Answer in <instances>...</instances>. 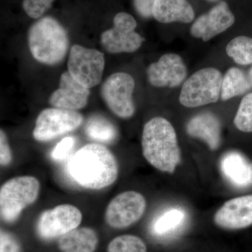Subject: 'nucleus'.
Wrapping results in <instances>:
<instances>
[{
    "instance_id": "cd10ccee",
    "label": "nucleus",
    "mask_w": 252,
    "mask_h": 252,
    "mask_svg": "<svg viewBox=\"0 0 252 252\" xmlns=\"http://www.w3.org/2000/svg\"><path fill=\"white\" fill-rule=\"evenodd\" d=\"M74 144H75V140L74 137H67L63 139L59 143H58L53 151V158L55 160H63L70 153Z\"/></svg>"
},
{
    "instance_id": "0eeeda50",
    "label": "nucleus",
    "mask_w": 252,
    "mask_h": 252,
    "mask_svg": "<svg viewBox=\"0 0 252 252\" xmlns=\"http://www.w3.org/2000/svg\"><path fill=\"white\" fill-rule=\"evenodd\" d=\"M135 83L126 72L112 74L101 87V95L108 108L121 119H130L135 112L132 94Z\"/></svg>"
},
{
    "instance_id": "473e14b6",
    "label": "nucleus",
    "mask_w": 252,
    "mask_h": 252,
    "mask_svg": "<svg viewBox=\"0 0 252 252\" xmlns=\"http://www.w3.org/2000/svg\"><path fill=\"white\" fill-rule=\"evenodd\" d=\"M209 1H218V0H209Z\"/></svg>"
},
{
    "instance_id": "6e6552de",
    "label": "nucleus",
    "mask_w": 252,
    "mask_h": 252,
    "mask_svg": "<svg viewBox=\"0 0 252 252\" xmlns=\"http://www.w3.org/2000/svg\"><path fill=\"white\" fill-rule=\"evenodd\" d=\"M83 122L84 117L77 111L56 107L44 109L36 118L32 136L38 142H49L75 130Z\"/></svg>"
},
{
    "instance_id": "9d476101",
    "label": "nucleus",
    "mask_w": 252,
    "mask_h": 252,
    "mask_svg": "<svg viewBox=\"0 0 252 252\" xmlns=\"http://www.w3.org/2000/svg\"><path fill=\"white\" fill-rule=\"evenodd\" d=\"M147 201L142 194L134 190L123 192L109 202L104 213V220L111 228H127L143 216Z\"/></svg>"
},
{
    "instance_id": "2f4dec72",
    "label": "nucleus",
    "mask_w": 252,
    "mask_h": 252,
    "mask_svg": "<svg viewBox=\"0 0 252 252\" xmlns=\"http://www.w3.org/2000/svg\"><path fill=\"white\" fill-rule=\"evenodd\" d=\"M251 169H252L251 183H252V164H251Z\"/></svg>"
},
{
    "instance_id": "423d86ee",
    "label": "nucleus",
    "mask_w": 252,
    "mask_h": 252,
    "mask_svg": "<svg viewBox=\"0 0 252 252\" xmlns=\"http://www.w3.org/2000/svg\"><path fill=\"white\" fill-rule=\"evenodd\" d=\"M104 64V54L100 51L77 44L71 48L67 62L68 72L78 83L88 89L100 84Z\"/></svg>"
},
{
    "instance_id": "b1692460",
    "label": "nucleus",
    "mask_w": 252,
    "mask_h": 252,
    "mask_svg": "<svg viewBox=\"0 0 252 252\" xmlns=\"http://www.w3.org/2000/svg\"><path fill=\"white\" fill-rule=\"evenodd\" d=\"M107 252H147V248L139 237L123 235L113 239L109 243Z\"/></svg>"
},
{
    "instance_id": "bb28decb",
    "label": "nucleus",
    "mask_w": 252,
    "mask_h": 252,
    "mask_svg": "<svg viewBox=\"0 0 252 252\" xmlns=\"http://www.w3.org/2000/svg\"><path fill=\"white\" fill-rule=\"evenodd\" d=\"M0 252H22L19 240L12 233L1 230Z\"/></svg>"
},
{
    "instance_id": "2eb2a0df",
    "label": "nucleus",
    "mask_w": 252,
    "mask_h": 252,
    "mask_svg": "<svg viewBox=\"0 0 252 252\" xmlns=\"http://www.w3.org/2000/svg\"><path fill=\"white\" fill-rule=\"evenodd\" d=\"M90 94L89 89L78 83L67 71L61 75L59 88L51 94L49 102L56 108L77 111L87 105Z\"/></svg>"
},
{
    "instance_id": "f3484780",
    "label": "nucleus",
    "mask_w": 252,
    "mask_h": 252,
    "mask_svg": "<svg viewBox=\"0 0 252 252\" xmlns=\"http://www.w3.org/2000/svg\"><path fill=\"white\" fill-rule=\"evenodd\" d=\"M251 164L238 152H228L222 157L220 166L222 174L230 184L238 188L252 185Z\"/></svg>"
},
{
    "instance_id": "6ab92c4d",
    "label": "nucleus",
    "mask_w": 252,
    "mask_h": 252,
    "mask_svg": "<svg viewBox=\"0 0 252 252\" xmlns=\"http://www.w3.org/2000/svg\"><path fill=\"white\" fill-rule=\"evenodd\" d=\"M98 243L95 230L89 227H81L59 238L58 246L62 252H94Z\"/></svg>"
},
{
    "instance_id": "a878e982",
    "label": "nucleus",
    "mask_w": 252,
    "mask_h": 252,
    "mask_svg": "<svg viewBox=\"0 0 252 252\" xmlns=\"http://www.w3.org/2000/svg\"><path fill=\"white\" fill-rule=\"evenodd\" d=\"M54 0H23V7L32 18H40L51 8Z\"/></svg>"
},
{
    "instance_id": "4468645a",
    "label": "nucleus",
    "mask_w": 252,
    "mask_h": 252,
    "mask_svg": "<svg viewBox=\"0 0 252 252\" xmlns=\"http://www.w3.org/2000/svg\"><path fill=\"white\" fill-rule=\"evenodd\" d=\"M234 23V15L228 4L225 1H220L194 22L190 28V34L194 37L207 41L226 31Z\"/></svg>"
},
{
    "instance_id": "c85d7f7f",
    "label": "nucleus",
    "mask_w": 252,
    "mask_h": 252,
    "mask_svg": "<svg viewBox=\"0 0 252 252\" xmlns=\"http://www.w3.org/2000/svg\"><path fill=\"white\" fill-rule=\"evenodd\" d=\"M13 156L6 133L2 129L0 130V164L1 167L9 165L12 161Z\"/></svg>"
},
{
    "instance_id": "20e7f679",
    "label": "nucleus",
    "mask_w": 252,
    "mask_h": 252,
    "mask_svg": "<svg viewBox=\"0 0 252 252\" xmlns=\"http://www.w3.org/2000/svg\"><path fill=\"white\" fill-rule=\"evenodd\" d=\"M40 182L32 176L11 179L0 189V215L6 223H14L25 209L35 203L40 191Z\"/></svg>"
},
{
    "instance_id": "39448f33",
    "label": "nucleus",
    "mask_w": 252,
    "mask_h": 252,
    "mask_svg": "<svg viewBox=\"0 0 252 252\" xmlns=\"http://www.w3.org/2000/svg\"><path fill=\"white\" fill-rule=\"evenodd\" d=\"M221 73L213 67L197 71L184 83L180 102L189 108L201 107L218 102L221 93Z\"/></svg>"
},
{
    "instance_id": "5701e85b",
    "label": "nucleus",
    "mask_w": 252,
    "mask_h": 252,
    "mask_svg": "<svg viewBox=\"0 0 252 252\" xmlns=\"http://www.w3.org/2000/svg\"><path fill=\"white\" fill-rule=\"evenodd\" d=\"M225 51L230 59L239 65H252V37L236 36L227 44Z\"/></svg>"
},
{
    "instance_id": "dca6fc26",
    "label": "nucleus",
    "mask_w": 252,
    "mask_h": 252,
    "mask_svg": "<svg viewBox=\"0 0 252 252\" xmlns=\"http://www.w3.org/2000/svg\"><path fill=\"white\" fill-rule=\"evenodd\" d=\"M190 137L203 140L212 151L220 147L221 142V125L220 119L210 112L199 114L190 119L187 125Z\"/></svg>"
},
{
    "instance_id": "a211bd4d",
    "label": "nucleus",
    "mask_w": 252,
    "mask_h": 252,
    "mask_svg": "<svg viewBox=\"0 0 252 252\" xmlns=\"http://www.w3.org/2000/svg\"><path fill=\"white\" fill-rule=\"evenodd\" d=\"M152 16L162 23H189L193 21L195 14L187 0H156Z\"/></svg>"
},
{
    "instance_id": "f257e3e1",
    "label": "nucleus",
    "mask_w": 252,
    "mask_h": 252,
    "mask_svg": "<svg viewBox=\"0 0 252 252\" xmlns=\"http://www.w3.org/2000/svg\"><path fill=\"white\" fill-rule=\"evenodd\" d=\"M69 172L78 185L91 190L112 185L119 176V165L112 152L103 144H88L69 160Z\"/></svg>"
},
{
    "instance_id": "f03ea898",
    "label": "nucleus",
    "mask_w": 252,
    "mask_h": 252,
    "mask_svg": "<svg viewBox=\"0 0 252 252\" xmlns=\"http://www.w3.org/2000/svg\"><path fill=\"white\" fill-rule=\"evenodd\" d=\"M142 154L157 170L173 173L181 162L177 133L171 123L162 117L151 119L144 126L142 135Z\"/></svg>"
},
{
    "instance_id": "aec40b11",
    "label": "nucleus",
    "mask_w": 252,
    "mask_h": 252,
    "mask_svg": "<svg viewBox=\"0 0 252 252\" xmlns=\"http://www.w3.org/2000/svg\"><path fill=\"white\" fill-rule=\"evenodd\" d=\"M252 90L248 74L241 69L231 67L225 73L222 80L220 98L223 101L246 94Z\"/></svg>"
},
{
    "instance_id": "1a4fd4ad",
    "label": "nucleus",
    "mask_w": 252,
    "mask_h": 252,
    "mask_svg": "<svg viewBox=\"0 0 252 252\" xmlns=\"http://www.w3.org/2000/svg\"><path fill=\"white\" fill-rule=\"evenodd\" d=\"M137 21L133 16L120 12L114 18V26L101 34L102 47L110 54L132 53L137 51L144 39L135 31Z\"/></svg>"
},
{
    "instance_id": "7c9ffc66",
    "label": "nucleus",
    "mask_w": 252,
    "mask_h": 252,
    "mask_svg": "<svg viewBox=\"0 0 252 252\" xmlns=\"http://www.w3.org/2000/svg\"><path fill=\"white\" fill-rule=\"evenodd\" d=\"M248 77L249 81H250V85H251L252 89V64L251 67H250V70H249L248 73Z\"/></svg>"
},
{
    "instance_id": "9b49d317",
    "label": "nucleus",
    "mask_w": 252,
    "mask_h": 252,
    "mask_svg": "<svg viewBox=\"0 0 252 252\" xmlns=\"http://www.w3.org/2000/svg\"><path fill=\"white\" fill-rule=\"evenodd\" d=\"M81 221L82 213L79 209L69 204H63L41 214L36 222V233L43 240L61 238L78 228Z\"/></svg>"
},
{
    "instance_id": "f8f14e48",
    "label": "nucleus",
    "mask_w": 252,
    "mask_h": 252,
    "mask_svg": "<svg viewBox=\"0 0 252 252\" xmlns=\"http://www.w3.org/2000/svg\"><path fill=\"white\" fill-rule=\"evenodd\" d=\"M187 76V68L179 55H163L147 69V77L152 86L174 88L180 86Z\"/></svg>"
},
{
    "instance_id": "4be33fe9",
    "label": "nucleus",
    "mask_w": 252,
    "mask_h": 252,
    "mask_svg": "<svg viewBox=\"0 0 252 252\" xmlns=\"http://www.w3.org/2000/svg\"><path fill=\"white\" fill-rule=\"evenodd\" d=\"M185 220L186 214L182 208L172 207L157 217L152 225V230L157 236H166L180 229Z\"/></svg>"
},
{
    "instance_id": "c756f323",
    "label": "nucleus",
    "mask_w": 252,
    "mask_h": 252,
    "mask_svg": "<svg viewBox=\"0 0 252 252\" xmlns=\"http://www.w3.org/2000/svg\"><path fill=\"white\" fill-rule=\"evenodd\" d=\"M156 0H134L135 9L137 12L144 18L152 16V10Z\"/></svg>"
},
{
    "instance_id": "7ed1b4c3",
    "label": "nucleus",
    "mask_w": 252,
    "mask_h": 252,
    "mask_svg": "<svg viewBox=\"0 0 252 252\" xmlns=\"http://www.w3.org/2000/svg\"><path fill=\"white\" fill-rule=\"evenodd\" d=\"M67 32L55 18L46 16L31 26L28 46L34 59L48 65L62 62L69 49Z\"/></svg>"
},
{
    "instance_id": "412c9836",
    "label": "nucleus",
    "mask_w": 252,
    "mask_h": 252,
    "mask_svg": "<svg viewBox=\"0 0 252 252\" xmlns=\"http://www.w3.org/2000/svg\"><path fill=\"white\" fill-rule=\"evenodd\" d=\"M85 132L92 140L105 144L113 143L118 135L114 124L100 115H94L88 119Z\"/></svg>"
},
{
    "instance_id": "ddd939ff",
    "label": "nucleus",
    "mask_w": 252,
    "mask_h": 252,
    "mask_svg": "<svg viewBox=\"0 0 252 252\" xmlns=\"http://www.w3.org/2000/svg\"><path fill=\"white\" fill-rule=\"evenodd\" d=\"M217 226L240 230L252 225V195L230 199L217 210L214 217Z\"/></svg>"
},
{
    "instance_id": "393cba45",
    "label": "nucleus",
    "mask_w": 252,
    "mask_h": 252,
    "mask_svg": "<svg viewBox=\"0 0 252 252\" xmlns=\"http://www.w3.org/2000/svg\"><path fill=\"white\" fill-rule=\"evenodd\" d=\"M233 122L241 132H252V92L248 93L242 99Z\"/></svg>"
}]
</instances>
